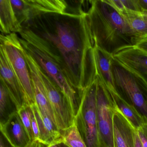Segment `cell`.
Instances as JSON below:
<instances>
[{"label": "cell", "mask_w": 147, "mask_h": 147, "mask_svg": "<svg viewBox=\"0 0 147 147\" xmlns=\"http://www.w3.org/2000/svg\"><path fill=\"white\" fill-rule=\"evenodd\" d=\"M38 36L81 94L97 76L94 44L87 12L82 7L48 13L23 25Z\"/></svg>", "instance_id": "6da1fadb"}, {"label": "cell", "mask_w": 147, "mask_h": 147, "mask_svg": "<svg viewBox=\"0 0 147 147\" xmlns=\"http://www.w3.org/2000/svg\"><path fill=\"white\" fill-rule=\"evenodd\" d=\"M87 11L95 45L114 55L136 45L138 40L111 0L89 1Z\"/></svg>", "instance_id": "7a4b0ae2"}, {"label": "cell", "mask_w": 147, "mask_h": 147, "mask_svg": "<svg viewBox=\"0 0 147 147\" xmlns=\"http://www.w3.org/2000/svg\"><path fill=\"white\" fill-rule=\"evenodd\" d=\"M19 34L24 49L61 90L68 101L75 117L80 106L82 94L73 87L61 66L49 53L36 35L24 27Z\"/></svg>", "instance_id": "3957f363"}, {"label": "cell", "mask_w": 147, "mask_h": 147, "mask_svg": "<svg viewBox=\"0 0 147 147\" xmlns=\"http://www.w3.org/2000/svg\"><path fill=\"white\" fill-rule=\"evenodd\" d=\"M112 71L117 92L133 105L147 123V84L137 75L113 58Z\"/></svg>", "instance_id": "277c9868"}, {"label": "cell", "mask_w": 147, "mask_h": 147, "mask_svg": "<svg viewBox=\"0 0 147 147\" xmlns=\"http://www.w3.org/2000/svg\"><path fill=\"white\" fill-rule=\"evenodd\" d=\"M0 43L27 101L30 105L35 104L30 73L18 35L1 34Z\"/></svg>", "instance_id": "5b68a950"}, {"label": "cell", "mask_w": 147, "mask_h": 147, "mask_svg": "<svg viewBox=\"0 0 147 147\" xmlns=\"http://www.w3.org/2000/svg\"><path fill=\"white\" fill-rule=\"evenodd\" d=\"M98 78L82 92L80 109L74 122L87 147H100L96 110Z\"/></svg>", "instance_id": "8992f818"}, {"label": "cell", "mask_w": 147, "mask_h": 147, "mask_svg": "<svg viewBox=\"0 0 147 147\" xmlns=\"http://www.w3.org/2000/svg\"><path fill=\"white\" fill-rule=\"evenodd\" d=\"M97 77L96 110L100 147H114L113 117L117 106L104 82Z\"/></svg>", "instance_id": "52a82bcc"}, {"label": "cell", "mask_w": 147, "mask_h": 147, "mask_svg": "<svg viewBox=\"0 0 147 147\" xmlns=\"http://www.w3.org/2000/svg\"><path fill=\"white\" fill-rule=\"evenodd\" d=\"M36 63L38 73L54 112L57 126L62 134L74 122L75 117L72 108L61 90Z\"/></svg>", "instance_id": "ba28073f"}, {"label": "cell", "mask_w": 147, "mask_h": 147, "mask_svg": "<svg viewBox=\"0 0 147 147\" xmlns=\"http://www.w3.org/2000/svg\"><path fill=\"white\" fill-rule=\"evenodd\" d=\"M12 5L22 26L34 18L48 13H63L69 7L63 0H11Z\"/></svg>", "instance_id": "9c48e42d"}, {"label": "cell", "mask_w": 147, "mask_h": 147, "mask_svg": "<svg viewBox=\"0 0 147 147\" xmlns=\"http://www.w3.org/2000/svg\"><path fill=\"white\" fill-rule=\"evenodd\" d=\"M0 73L1 82L4 84L16 102L19 110L24 107L30 106L20 86L5 51L1 47H0Z\"/></svg>", "instance_id": "30bf717a"}, {"label": "cell", "mask_w": 147, "mask_h": 147, "mask_svg": "<svg viewBox=\"0 0 147 147\" xmlns=\"http://www.w3.org/2000/svg\"><path fill=\"white\" fill-rule=\"evenodd\" d=\"M113 57L147 84V52L136 45L117 52Z\"/></svg>", "instance_id": "8fae6325"}, {"label": "cell", "mask_w": 147, "mask_h": 147, "mask_svg": "<svg viewBox=\"0 0 147 147\" xmlns=\"http://www.w3.org/2000/svg\"><path fill=\"white\" fill-rule=\"evenodd\" d=\"M0 130L13 147H27L32 142L18 113L0 124Z\"/></svg>", "instance_id": "7c38bea8"}, {"label": "cell", "mask_w": 147, "mask_h": 147, "mask_svg": "<svg viewBox=\"0 0 147 147\" xmlns=\"http://www.w3.org/2000/svg\"><path fill=\"white\" fill-rule=\"evenodd\" d=\"M136 130L117 106L113 117L114 147H135Z\"/></svg>", "instance_id": "4fadbf2b"}, {"label": "cell", "mask_w": 147, "mask_h": 147, "mask_svg": "<svg viewBox=\"0 0 147 147\" xmlns=\"http://www.w3.org/2000/svg\"><path fill=\"white\" fill-rule=\"evenodd\" d=\"M38 123L40 142L50 145L63 140V136L55 125L36 103L31 105Z\"/></svg>", "instance_id": "5bb4252c"}, {"label": "cell", "mask_w": 147, "mask_h": 147, "mask_svg": "<svg viewBox=\"0 0 147 147\" xmlns=\"http://www.w3.org/2000/svg\"><path fill=\"white\" fill-rule=\"evenodd\" d=\"M23 30L12 5L11 0L0 1V30L1 34L19 33Z\"/></svg>", "instance_id": "9a60e30c"}, {"label": "cell", "mask_w": 147, "mask_h": 147, "mask_svg": "<svg viewBox=\"0 0 147 147\" xmlns=\"http://www.w3.org/2000/svg\"><path fill=\"white\" fill-rule=\"evenodd\" d=\"M95 62L97 76L110 89H115L112 71V60L113 55L95 45Z\"/></svg>", "instance_id": "2e32d148"}, {"label": "cell", "mask_w": 147, "mask_h": 147, "mask_svg": "<svg viewBox=\"0 0 147 147\" xmlns=\"http://www.w3.org/2000/svg\"><path fill=\"white\" fill-rule=\"evenodd\" d=\"M108 89L119 110L129 120L135 129L137 130L141 125L145 123L142 115L133 105L124 99L117 92L116 89Z\"/></svg>", "instance_id": "e0dca14e"}, {"label": "cell", "mask_w": 147, "mask_h": 147, "mask_svg": "<svg viewBox=\"0 0 147 147\" xmlns=\"http://www.w3.org/2000/svg\"><path fill=\"white\" fill-rule=\"evenodd\" d=\"M119 11L129 25L138 41L147 36V12L127 10Z\"/></svg>", "instance_id": "ac0fdd59"}, {"label": "cell", "mask_w": 147, "mask_h": 147, "mask_svg": "<svg viewBox=\"0 0 147 147\" xmlns=\"http://www.w3.org/2000/svg\"><path fill=\"white\" fill-rule=\"evenodd\" d=\"M19 108L4 84L0 85V124L5 123L12 115L18 113Z\"/></svg>", "instance_id": "d6986e66"}, {"label": "cell", "mask_w": 147, "mask_h": 147, "mask_svg": "<svg viewBox=\"0 0 147 147\" xmlns=\"http://www.w3.org/2000/svg\"><path fill=\"white\" fill-rule=\"evenodd\" d=\"M62 135L63 141L69 147H87L75 122Z\"/></svg>", "instance_id": "ffe728a7"}, {"label": "cell", "mask_w": 147, "mask_h": 147, "mask_svg": "<svg viewBox=\"0 0 147 147\" xmlns=\"http://www.w3.org/2000/svg\"><path fill=\"white\" fill-rule=\"evenodd\" d=\"M22 122L26 129L32 142L35 141V137L32 130L31 122V107L30 106H26L22 107L18 112Z\"/></svg>", "instance_id": "44dd1931"}, {"label": "cell", "mask_w": 147, "mask_h": 147, "mask_svg": "<svg viewBox=\"0 0 147 147\" xmlns=\"http://www.w3.org/2000/svg\"><path fill=\"white\" fill-rule=\"evenodd\" d=\"M111 1L119 11L127 10L135 11H142L138 0H111Z\"/></svg>", "instance_id": "7402d4cb"}, {"label": "cell", "mask_w": 147, "mask_h": 147, "mask_svg": "<svg viewBox=\"0 0 147 147\" xmlns=\"http://www.w3.org/2000/svg\"><path fill=\"white\" fill-rule=\"evenodd\" d=\"M142 147H147V123H144L137 130Z\"/></svg>", "instance_id": "603a6c76"}, {"label": "cell", "mask_w": 147, "mask_h": 147, "mask_svg": "<svg viewBox=\"0 0 147 147\" xmlns=\"http://www.w3.org/2000/svg\"><path fill=\"white\" fill-rule=\"evenodd\" d=\"M31 117L32 126V130H33L34 137H35V140L38 141L39 138V127H38V123L36 116L32 108Z\"/></svg>", "instance_id": "cb8c5ba5"}, {"label": "cell", "mask_w": 147, "mask_h": 147, "mask_svg": "<svg viewBox=\"0 0 147 147\" xmlns=\"http://www.w3.org/2000/svg\"><path fill=\"white\" fill-rule=\"evenodd\" d=\"M136 46L147 52V36L139 39Z\"/></svg>", "instance_id": "d4e9b609"}, {"label": "cell", "mask_w": 147, "mask_h": 147, "mask_svg": "<svg viewBox=\"0 0 147 147\" xmlns=\"http://www.w3.org/2000/svg\"><path fill=\"white\" fill-rule=\"evenodd\" d=\"M0 147H13L1 132L0 135Z\"/></svg>", "instance_id": "484cf974"}, {"label": "cell", "mask_w": 147, "mask_h": 147, "mask_svg": "<svg viewBox=\"0 0 147 147\" xmlns=\"http://www.w3.org/2000/svg\"><path fill=\"white\" fill-rule=\"evenodd\" d=\"M138 1L142 9V11H144L147 12V0H138Z\"/></svg>", "instance_id": "4316f807"}, {"label": "cell", "mask_w": 147, "mask_h": 147, "mask_svg": "<svg viewBox=\"0 0 147 147\" xmlns=\"http://www.w3.org/2000/svg\"><path fill=\"white\" fill-rule=\"evenodd\" d=\"M134 139H135V147H142L138 135L136 130L135 131V133H134Z\"/></svg>", "instance_id": "83f0119b"}, {"label": "cell", "mask_w": 147, "mask_h": 147, "mask_svg": "<svg viewBox=\"0 0 147 147\" xmlns=\"http://www.w3.org/2000/svg\"><path fill=\"white\" fill-rule=\"evenodd\" d=\"M49 146V147H69L63 142V140Z\"/></svg>", "instance_id": "f1b7e54d"}, {"label": "cell", "mask_w": 147, "mask_h": 147, "mask_svg": "<svg viewBox=\"0 0 147 147\" xmlns=\"http://www.w3.org/2000/svg\"><path fill=\"white\" fill-rule=\"evenodd\" d=\"M42 143L38 141L35 140L32 142L27 147H42Z\"/></svg>", "instance_id": "f546056e"}, {"label": "cell", "mask_w": 147, "mask_h": 147, "mask_svg": "<svg viewBox=\"0 0 147 147\" xmlns=\"http://www.w3.org/2000/svg\"><path fill=\"white\" fill-rule=\"evenodd\" d=\"M42 147H49V145H46V144H44L42 143Z\"/></svg>", "instance_id": "4dcf8cb0"}]
</instances>
